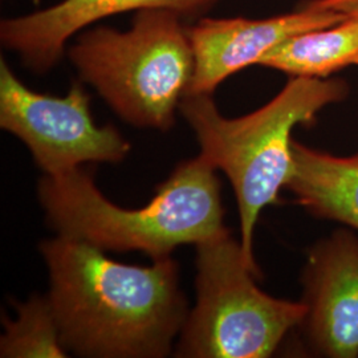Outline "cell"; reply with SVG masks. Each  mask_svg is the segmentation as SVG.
I'll return each instance as SVG.
<instances>
[{
    "label": "cell",
    "instance_id": "cell-3",
    "mask_svg": "<svg viewBox=\"0 0 358 358\" xmlns=\"http://www.w3.org/2000/svg\"><path fill=\"white\" fill-rule=\"evenodd\" d=\"M341 80L291 77L271 101L250 115L227 118L211 94H186L179 110L201 145V155L234 187L244 254L254 259V231L263 210L278 202L291 176L292 131L315 121L324 108L344 100Z\"/></svg>",
    "mask_w": 358,
    "mask_h": 358
},
{
    "label": "cell",
    "instance_id": "cell-7",
    "mask_svg": "<svg viewBox=\"0 0 358 358\" xmlns=\"http://www.w3.org/2000/svg\"><path fill=\"white\" fill-rule=\"evenodd\" d=\"M345 19L315 0L294 13L267 19H203L187 29L195 59L187 94H213L227 77L259 64L287 38Z\"/></svg>",
    "mask_w": 358,
    "mask_h": 358
},
{
    "label": "cell",
    "instance_id": "cell-6",
    "mask_svg": "<svg viewBox=\"0 0 358 358\" xmlns=\"http://www.w3.org/2000/svg\"><path fill=\"white\" fill-rule=\"evenodd\" d=\"M0 127L26 143L45 176H57L84 164H118L129 142L112 127L96 125L90 94L73 84L64 97L29 90L0 60Z\"/></svg>",
    "mask_w": 358,
    "mask_h": 358
},
{
    "label": "cell",
    "instance_id": "cell-2",
    "mask_svg": "<svg viewBox=\"0 0 358 358\" xmlns=\"http://www.w3.org/2000/svg\"><path fill=\"white\" fill-rule=\"evenodd\" d=\"M215 171L199 154L178 165L148 205L124 208L109 202L78 167L41 179L38 201L60 236L103 251H141L157 260L227 231Z\"/></svg>",
    "mask_w": 358,
    "mask_h": 358
},
{
    "label": "cell",
    "instance_id": "cell-1",
    "mask_svg": "<svg viewBox=\"0 0 358 358\" xmlns=\"http://www.w3.org/2000/svg\"><path fill=\"white\" fill-rule=\"evenodd\" d=\"M48 301L68 352L81 357H165L189 316L171 256L130 266L81 241L41 244Z\"/></svg>",
    "mask_w": 358,
    "mask_h": 358
},
{
    "label": "cell",
    "instance_id": "cell-9",
    "mask_svg": "<svg viewBox=\"0 0 358 358\" xmlns=\"http://www.w3.org/2000/svg\"><path fill=\"white\" fill-rule=\"evenodd\" d=\"M214 0H63L47 10L4 19L3 45L17 52L34 72L50 71L64 55L66 43L90 24L117 13L145 8H170L180 15L195 13Z\"/></svg>",
    "mask_w": 358,
    "mask_h": 358
},
{
    "label": "cell",
    "instance_id": "cell-4",
    "mask_svg": "<svg viewBox=\"0 0 358 358\" xmlns=\"http://www.w3.org/2000/svg\"><path fill=\"white\" fill-rule=\"evenodd\" d=\"M68 55L81 80L121 118L162 131L174 125L195 66L189 31L170 8L137 11L128 31L83 32Z\"/></svg>",
    "mask_w": 358,
    "mask_h": 358
},
{
    "label": "cell",
    "instance_id": "cell-10",
    "mask_svg": "<svg viewBox=\"0 0 358 358\" xmlns=\"http://www.w3.org/2000/svg\"><path fill=\"white\" fill-rule=\"evenodd\" d=\"M285 187L310 214L358 230V153L334 157L294 141Z\"/></svg>",
    "mask_w": 358,
    "mask_h": 358
},
{
    "label": "cell",
    "instance_id": "cell-14",
    "mask_svg": "<svg viewBox=\"0 0 358 358\" xmlns=\"http://www.w3.org/2000/svg\"><path fill=\"white\" fill-rule=\"evenodd\" d=\"M32 1H34V3H36V4H38V1H40V0H32Z\"/></svg>",
    "mask_w": 358,
    "mask_h": 358
},
{
    "label": "cell",
    "instance_id": "cell-8",
    "mask_svg": "<svg viewBox=\"0 0 358 358\" xmlns=\"http://www.w3.org/2000/svg\"><path fill=\"white\" fill-rule=\"evenodd\" d=\"M308 332L327 356H358V239L338 231L317 245L306 272Z\"/></svg>",
    "mask_w": 358,
    "mask_h": 358
},
{
    "label": "cell",
    "instance_id": "cell-13",
    "mask_svg": "<svg viewBox=\"0 0 358 358\" xmlns=\"http://www.w3.org/2000/svg\"><path fill=\"white\" fill-rule=\"evenodd\" d=\"M324 8L343 13L346 17H358V0H315Z\"/></svg>",
    "mask_w": 358,
    "mask_h": 358
},
{
    "label": "cell",
    "instance_id": "cell-5",
    "mask_svg": "<svg viewBox=\"0 0 358 358\" xmlns=\"http://www.w3.org/2000/svg\"><path fill=\"white\" fill-rule=\"evenodd\" d=\"M196 247V304L185 321L178 357L266 358L307 317L306 301L264 294L259 269L227 230Z\"/></svg>",
    "mask_w": 358,
    "mask_h": 358
},
{
    "label": "cell",
    "instance_id": "cell-12",
    "mask_svg": "<svg viewBox=\"0 0 358 358\" xmlns=\"http://www.w3.org/2000/svg\"><path fill=\"white\" fill-rule=\"evenodd\" d=\"M16 308V320H3L0 357H68L48 297L34 296Z\"/></svg>",
    "mask_w": 358,
    "mask_h": 358
},
{
    "label": "cell",
    "instance_id": "cell-11",
    "mask_svg": "<svg viewBox=\"0 0 358 358\" xmlns=\"http://www.w3.org/2000/svg\"><path fill=\"white\" fill-rule=\"evenodd\" d=\"M291 77L328 78L358 65V17L287 38L262 57L259 64Z\"/></svg>",
    "mask_w": 358,
    "mask_h": 358
}]
</instances>
